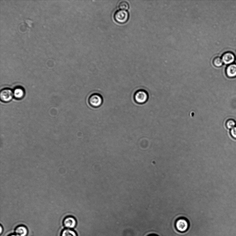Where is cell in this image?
I'll use <instances>...</instances> for the list:
<instances>
[{
    "mask_svg": "<svg viewBox=\"0 0 236 236\" xmlns=\"http://www.w3.org/2000/svg\"><path fill=\"white\" fill-rule=\"evenodd\" d=\"M88 103L91 106L94 108L99 107L103 103V99L101 95L97 93L91 94L88 97Z\"/></svg>",
    "mask_w": 236,
    "mask_h": 236,
    "instance_id": "6da1fadb",
    "label": "cell"
},
{
    "mask_svg": "<svg viewBox=\"0 0 236 236\" xmlns=\"http://www.w3.org/2000/svg\"><path fill=\"white\" fill-rule=\"evenodd\" d=\"M148 94L146 91L141 89L135 92L134 95V99L137 103L139 104H144L148 101Z\"/></svg>",
    "mask_w": 236,
    "mask_h": 236,
    "instance_id": "7a4b0ae2",
    "label": "cell"
},
{
    "mask_svg": "<svg viewBox=\"0 0 236 236\" xmlns=\"http://www.w3.org/2000/svg\"><path fill=\"white\" fill-rule=\"evenodd\" d=\"M114 18L118 23L124 24L127 22L129 18V13L126 10H119L115 13Z\"/></svg>",
    "mask_w": 236,
    "mask_h": 236,
    "instance_id": "3957f363",
    "label": "cell"
},
{
    "mask_svg": "<svg viewBox=\"0 0 236 236\" xmlns=\"http://www.w3.org/2000/svg\"><path fill=\"white\" fill-rule=\"evenodd\" d=\"M13 96V92L8 88L4 89L1 91L0 98L4 102H7L11 101Z\"/></svg>",
    "mask_w": 236,
    "mask_h": 236,
    "instance_id": "277c9868",
    "label": "cell"
},
{
    "mask_svg": "<svg viewBox=\"0 0 236 236\" xmlns=\"http://www.w3.org/2000/svg\"><path fill=\"white\" fill-rule=\"evenodd\" d=\"M221 59L223 63L229 65L233 63L235 60V56L233 53L227 52L223 54Z\"/></svg>",
    "mask_w": 236,
    "mask_h": 236,
    "instance_id": "5b68a950",
    "label": "cell"
},
{
    "mask_svg": "<svg viewBox=\"0 0 236 236\" xmlns=\"http://www.w3.org/2000/svg\"><path fill=\"white\" fill-rule=\"evenodd\" d=\"M64 226L67 228L72 229L76 227L77 222L74 217L72 216L66 217L63 220Z\"/></svg>",
    "mask_w": 236,
    "mask_h": 236,
    "instance_id": "8992f818",
    "label": "cell"
},
{
    "mask_svg": "<svg viewBox=\"0 0 236 236\" xmlns=\"http://www.w3.org/2000/svg\"><path fill=\"white\" fill-rule=\"evenodd\" d=\"M176 227L178 230L180 232L186 231L189 227V224L185 219L180 218L178 220L176 223Z\"/></svg>",
    "mask_w": 236,
    "mask_h": 236,
    "instance_id": "52a82bcc",
    "label": "cell"
},
{
    "mask_svg": "<svg viewBox=\"0 0 236 236\" xmlns=\"http://www.w3.org/2000/svg\"><path fill=\"white\" fill-rule=\"evenodd\" d=\"M226 73L229 78L236 77V64L233 63L228 65L226 69Z\"/></svg>",
    "mask_w": 236,
    "mask_h": 236,
    "instance_id": "ba28073f",
    "label": "cell"
},
{
    "mask_svg": "<svg viewBox=\"0 0 236 236\" xmlns=\"http://www.w3.org/2000/svg\"><path fill=\"white\" fill-rule=\"evenodd\" d=\"M15 234L18 236H27L28 233V229L24 225H20L15 230Z\"/></svg>",
    "mask_w": 236,
    "mask_h": 236,
    "instance_id": "9c48e42d",
    "label": "cell"
},
{
    "mask_svg": "<svg viewBox=\"0 0 236 236\" xmlns=\"http://www.w3.org/2000/svg\"><path fill=\"white\" fill-rule=\"evenodd\" d=\"M13 96L17 99L22 98L25 94V92L23 89L21 88H17L15 89L13 92Z\"/></svg>",
    "mask_w": 236,
    "mask_h": 236,
    "instance_id": "30bf717a",
    "label": "cell"
},
{
    "mask_svg": "<svg viewBox=\"0 0 236 236\" xmlns=\"http://www.w3.org/2000/svg\"><path fill=\"white\" fill-rule=\"evenodd\" d=\"M61 236H78V235L74 231L71 229L66 228L62 232Z\"/></svg>",
    "mask_w": 236,
    "mask_h": 236,
    "instance_id": "8fae6325",
    "label": "cell"
},
{
    "mask_svg": "<svg viewBox=\"0 0 236 236\" xmlns=\"http://www.w3.org/2000/svg\"><path fill=\"white\" fill-rule=\"evenodd\" d=\"M212 63L214 66L217 67H221L223 63L221 58L219 56L215 57L213 60Z\"/></svg>",
    "mask_w": 236,
    "mask_h": 236,
    "instance_id": "7c38bea8",
    "label": "cell"
},
{
    "mask_svg": "<svg viewBox=\"0 0 236 236\" xmlns=\"http://www.w3.org/2000/svg\"><path fill=\"white\" fill-rule=\"evenodd\" d=\"M119 8L121 10H127L129 8V5L126 1H121L119 3Z\"/></svg>",
    "mask_w": 236,
    "mask_h": 236,
    "instance_id": "4fadbf2b",
    "label": "cell"
},
{
    "mask_svg": "<svg viewBox=\"0 0 236 236\" xmlns=\"http://www.w3.org/2000/svg\"><path fill=\"white\" fill-rule=\"evenodd\" d=\"M235 122L233 120H229L227 123V126L229 129H232L235 127L236 125Z\"/></svg>",
    "mask_w": 236,
    "mask_h": 236,
    "instance_id": "5bb4252c",
    "label": "cell"
},
{
    "mask_svg": "<svg viewBox=\"0 0 236 236\" xmlns=\"http://www.w3.org/2000/svg\"><path fill=\"white\" fill-rule=\"evenodd\" d=\"M231 134L234 138L236 139V126L231 129Z\"/></svg>",
    "mask_w": 236,
    "mask_h": 236,
    "instance_id": "9a60e30c",
    "label": "cell"
},
{
    "mask_svg": "<svg viewBox=\"0 0 236 236\" xmlns=\"http://www.w3.org/2000/svg\"><path fill=\"white\" fill-rule=\"evenodd\" d=\"M9 236H18L16 235V234H12Z\"/></svg>",
    "mask_w": 236,
    "mask_h": 236,
    "instance_id": "2e32d148",
    "label": "cell"
},
{
    "mask_svg": "<svg viewBox=\"0 0 236 236\" xmlns=\"http://www.w3.org/2000/svg\"><path fill=\"white\" fill-rule=\"evenodd\" d=\"M1 234H2V232L3 230H2V227L1 225Z\"/></svg>",
    "mask_w": 236,
    "mask_h": 236,
    "instance_id": "e0dca14e",
    "label": "cell"
},
{
    "mask_svg": "<svg viewBox=\"0 0 236 236\" xmlns=\"http://www.w3.org/2000/svg\"></svg>",
    "mask_w": 236,
    "mask_h": 236,
    "instance_id": "ac0fdd59",
    "label": "cell"
}]
</instances>
